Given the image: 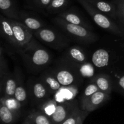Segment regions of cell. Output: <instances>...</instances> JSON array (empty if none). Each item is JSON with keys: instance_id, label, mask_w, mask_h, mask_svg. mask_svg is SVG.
I'll return each instance as SVG.
<instances>
[{"instance_id": "1", "label": "cell", "mask_w": 124, "mask_h": 124, "mask_svg": "<svg viewBox=\"0 0 124 124\" xmlns=\"http://www.w3.org/2000/svg\"><path fill=\"white\" fill-rule=\"evenodd\" d=\"M18 52L28 72L33 73H37L45 70L52 59L49 52L40 46L33 37L25 48Z\"/></svg>"}, {"instance_id": "2", "label": "cell", "mask_w": 124, "mask_h": 124, "mask_svg": "<svg viewBox=\"0 0 124 124\" xmlns=\"http://www.w3.org/2000/svg\"><path fill=\"white\" fill-rule=\"evenodd\" d=\"M53 22L73 39L84 44H91L98 40V36L92 30L65 21L58 16L53 18Z\"/></svg>"}, {"instance_id": "3", "label": "cell", "mask_w": 124, "mask_h": 124, "mask_svg": "<svg viewBox=\"0 0 124 124\" xmlns=\"http://www.w3.org/2000/svg\"><path fill=\"white\" fill-rule=\"evenodd\" d=\"M89 15L94 23L102 29L110 31L114 35L124 37V29L113 21L107 15L98 10L87 0H76Z\"/></svg>"}, {"instance_id": "4", "label": "cell", "mask_w": 124, "mask_h": 124, "mask_svg": "<svg viewBox=\"0 0 124 124\" xmlns=\"http://www.w3.org/2000/svg\"><path fill=\"white\" fill-rule=\"evenodd\" d=\"M33 33L40 41L56 50L66 48L70 42L69 39L50 28L43 27L34 31Z\"/></svg>"}, {"instance_id": "5", "label": "cell", "mask_w": 124, "mask_h": 124, "mask_svg": "<svg viewBox=\"0 0 124 124\" xmlns=\"http://www.w3.org/2000/svg\"><path fill=\"white\" fill-rule=\"evenodd\" d=\"M64 62V61H63ZM65 65L57 66L52 69L56 78L63 87L75 86L81 82V76L78 70L68 66L67 63Z\"/></svg>"}, {"instance_id": "6", "label": "cell", "mask_w": 124, "mask_h": 124, "mask_svg": "<svg viewBox=\"0 0 124 124\" xmlns=\"http://www.w3.org/2000/svg\"><path fill=\"white\" fill-rule=\"evenodd\" d=\"M15 38L17 45V50L25 48L33 38V30L27 27L21 22L10 19Z\"/></svg>"}, {"instance_id": "7", "label": "cell", "mask_w": 124, "mask_h": 124, "mask_svg": "<svg viewBox=\"0 0 124 124\" xmlns=\"http://www.w3.org/2000/svg\"><path fill=\"white\" fill-rule=\"evenodd\" d=\"M28 93L33 104L43 102L49 98L50 93L39 79H31L28 81Z\"/></svg>"}, {"instance_id": "8", "label": "cell", "mask_w": 124, "mask_h": 124, "mask_svg": "<svg viewBox=\"0 0 124 124\" xmlns=\"http://www.w3.org/2000/svg\"><path fill=\"white\" fill-rule=\"evenodd\" d=\"M78 105L77 101L73 99L58 103L54 113L50 117L52 123L53 124L62 123L72 113Z\"/></svg>"}, {"instance_id": "9", "label": "cell", "mask_w": 124, "mask_h": 124, "mask_svg": "<svg viewBox=\"0 0 124 124\" xmlns=\"http://www.w3.org/2000/svg\"><path fill=\"white\" fill-rule=\"evenodd\" d=\"M62 59L73 65H83L87 64L88 56L82 48L79 46H72L65 50Z\"/></svg>"}, {"instance_id": "10", "label": "cell", "mask_w": 124, "mask_h": 124, "mask_svg": "<svg viewBox=\"0 0 124 124\" xmlns=\"http://www.w3.org/2000/svg\"><path fill=\"white\" fill-rule=\"evenodd\" d=\"M16 88V76L15 72H9L4 80L0 82L1 98L10 99L15 98Z\"/></svg>"}, {"instance_id": "11", "label": "cell", "mask_w": 124, "mask_h": 124, "mask_svg": "<svg viewBox=\"0 0 124 124\" xmlns=\"http://www.w3.org/2000/svg\"><path fill=\"white\" fill-rule=\"evenodd\" d=\"M110 98L111 96L110 94L99 90L92 95L81 109L84 111L90 113L103 106L107 102L110 100Z\"/></svg>"}, {"instance_id": "12", "label": "cell", "mask_w": 124, "mask_h": 124, "mask_svg": "<svg viewBox=\"0 0 124 124\" xmlns=\"http://www.w3.org/2000/svg\"><path fill=\"white\" fill-rule=\"evenodd\" d=\"M115 59L112 53L104 48H99L93 53L92 61L96 68H105L112 64Z\"/></svg>"}, {"instance_id": "13", "label": "cell", "mask_w": 124, "mask_h": 124, "mask_svg": "<svg viewBox=\"0 0 124 124\" xmlns=\"http://www.w3.org/2000/svg\"><path fill=\"white\" fill-rule=\"evenodd\" d=\"M39 79L46 86L50 94L58 93L62 87L56 78L52 69L44 71L40 75Z\"/></svg>"}, {"instance_id": "14", "label": "cell", "mask_w": 124, "mask_h": 124, "mask_svg": "<svg viewBox=\"0 0 124 124\" xmlns=\"http://www.w3.org/2000/svg\"><path fill=\"white\" fill-rule=\"evenodd\" d=\"M14 71L16 76V88L15 93V99L21 105H24L27 102V92L26 88L24 86L23 75L20 69L16 67Z\"/></svg>"}, {"instance_id": "15", "label": "cell", "mask_w": 124, "mask_h": 124, "mask_svg": "<svg viewBox=\"0 0 124 124\" xmlns=\"http://www.w3.org/2000/svg\"><path fill=\"white\" fill-rule=\"evenodd\" d=\"M91 82L95 84L99 90L111 94L114 86V82L110 75L105 73H99L92 78Z\"/></svg>"}, {"instance_id": "16", "label": "cell", "mask_w": 124, "mask_h": 124, "mask_svg": "<svg viewBox=\"0 0 124 124\" xmlns=\"http://www.w3.org/2000/svg\"><path fill=\"white\" fill-rule=\"evenodd\" d=\"M0 8L2 15L6 17L19 20L20 11L15 0H0Z\"/></svg>"}, {"instance_id": "17", "label": "cell", "mask_w": 124, "mask_h": 124, "mask_svg": "<svg viewBox=\"0 0 124 124\" xmlns=\"http://www.w3.org/2000/svg\"><path fill=\"white\" fill-rule=\"evenodd\" d=\"M98 10L113 19L117 18V7L113 3L104 0H87Z\"/></svg>"}, {"instance_id": "18", "label": "cell", "mask_w": 124, "mask_h": 124, "mask_svg": "<svg viewBox=\"0 0 124 124\" xmlns=\"http://www.w3.org/2000/svg\"><path fill=\"white\" fill-rule=\"evenodd\" d=\"M1 33L6 41L17 49V45L15 38L13 29L9 18L1 15Z\"/></svg>"}, {"instance_id": "19", "label": "cell", "mask_w": 124, "mask_h": 124, "mask_svg": "<svg viewBox=\"0 0 124 124\" xmlns=\"http://www.w3.org/2000/svg\"><path fill=\"white\" fill-rule=\"evenodd\" d=\"M58 16L62 18L65 21L71 23V24L84 27L90 30L93 29V27L89 23H87L84 18L80 16L78 13L73 12V11L62 12L58 14Z\"/></svg>"}, {"instance_id": "20", "label": "cell", "mask_w": 124, "mask_h": 124, "mask_svg": "<svg viewBox=\"0 0 124 124\" xmlns=\"http://www.w3.org/2000/svg\"><path fill=\"white\" fill-rule=\"evenodd\" d=\"M19 20L27 27L33 31L39 30L44 26V24L39 18L33 16L29 13L25 12H20Z\"/></svg>"}, {"instance_id": "21", "label": "cell", "mask_w": 124, "mask_h": 124, "mask_svg": "<svg viewBox=\"0 0 124 124\" xmlns=\"http://www.w3.org/2000/svg\"><path fill=\"white\" fill-rule=\"evenodd\" d=\"M19 112L11 110L5 104H0V118L4 124H13L19 117Z\"/></svg>"}, {"instance_id": "22", "label": "cell", "mask_w": 124, "mask_h": 124, "mask_svg": "<svg viewBox=\"0 0 124 124\" xmlns=\"http://www.w3.org/2000/svg\"><path fill=\"white\" fill-rule=\"evenodd\" d=\"M27 118L31 124H53L50 118L39 110H33Z\"/></svg>"}, {"instance_id": "23", "label": "cell", "mask_w": 124, "mask_h": 124, "mask_svg": "<svg viewBox=\"0 0 124 124\" xmlns=\"http://www.w3.org/2000/svg\"><path fill=\"white\" fill-rule=\"evenodd\" d=\"M69 2L70 0H52L47 11L51 14L61 13L67 7Z\"/></svg>"}, {"instance_id": "24", "label": "cell", "mask_w": 124, "mask_h": 124, "mask_svg": "<svg viewBox=\"0 0 124 124\" xmlns=\"http://www.w3.org/2000/svg\"><path fill=\"white\" fill-rule=\"evenodd\" d=\"M99 90V89L95 84L91 82L90 84H88L85 87L84 90L83 91V93H82V94H81L79 98L81 108H82L84 106L85 104H86L88 99L92 96V95H93L95 92H98Z\"/></svg>"}, {"instance_id": "25", "label": "cell", "mask_w": 124, "mask_h": 124, "mask_svg": "<svg viewBox=\"0 0 124 124\" xmlns=\"http://www.w3.org/2000/svg\"><path fill=\"white\" fill-rule=\"evenodd\" d=\"M89 113L88 111L82 110L78 105L69 117L61 124H77L81 117L86 115L88 116Z\"/></svg>"}, {"instance_id": "26", "label": "cell", "mask_w": 124, "mask_h": 124, "mask_svg": "<svg viewBox=\"0 0 124 124\" xmlns=\"http://www.w3.org/2000/svg\"><path fill=\"white\" fill-rule=\"evenodd\" d=\"M58 104L56 99H47L39 105V110L50 118Z\"/></svg>"}, {"instance_id": "27", "label": "cell", "mask_w": 124, "mask_h": 124, "mask_svg": "<svg viewBox=\"0 0 124 124\" xmlns=\"http://www.w3.org/2000/svg\"><path fill=\"white\" fill-rule=\"evenodd\" d=\"M3 48L1 46L0 50V82L2 81L10 72L8 69L7 61L4 56Z\"/></svg>"}, {"instance_id": "28", "label": "cell", "mask_w": 124, "mask_h": 124, "mask_svg": "<svg viewBox=\"0 0 124 124\" xmlns=\"http://www.w3.org/2000/svg\"><path fill=\"white\" fill-rule=\"evenodd\" d=\"M117 7V18L123 26L124 29V1L116 3Z\"/></svg>"}, {"instance_id": "29", "label": "cell", "mask_w": 124, "mask_h": 124, "mask_svg": "<svg viewBox=\"0 0 124 124\" xmlns=\"http://www.w3.org/2000/svg\"><path fill=\"white\" fill-rule=\"evenodd\" d=\"M52 1V0H36L34 5L39 10H47V7H48Z\"/></svg>"}, {"instance_id": "30", "label": "cell", "mask_w": 124, "mask_h": 124, "mask_svg": "<svg viewBox=\"0 0 124 124\" xmlns=\"http://www.w3.org/2000/svg\"><path fill=\"white\" fill-rule=\"evenodd\" d=\"M116 85L117 88L124 93V74L121 75L118 78L117 80L116 81Z\"/></svg>"}, {"instance_id": "31", "label": "cell", "mask_w": 124, "mask_h": 124, "mask_svg": "<svg viewBox=\"0 0 124 124\" xmlns=\"http://www.w3.org/2000/svg\"><path fill=\"white\" fill-rule=\"evenodd\" d=\"M87 117V116L86 115V116H83V117H81V118L80 119L79 121L78 122V123L77 124H84V120L85 119V118Z\"/></svg>"}, {"instance_id": "32", "label": "cell", "mask_w": 124, "mask_h": 124, "mask_svg": "<svg viewBox=\"0 0 124 124\" xmlns=\"http://www.w3.org/2000/svg\"><path fill=\"white\" fill-rule=\"evenodd\" d=\"M23 124H31L30 123V121H29V120H28V119L26 117V119L24 120V122H23Z\"/></svg>"}, {"instance_id": "33", "label": "cell", "mask_w": 124, "mask_h": 124, "mask_svg": "<svg viewBox=\"0 0 124 124\" xmlns=\"http://www.w3.org/2000/svg\"><path fill=\"white\" fill-rule=\"evenodd\" d=\"M115 4L116 3H117V2H121V1H123L124 0H115Z\"/></svg>"}, {"instance_id": "34", "label": "cell", "mask_w": 124, "mask_h": 124, "mask_svg": "<svg viewBox=\"0 0 124 124\" xmlns=\"http://www.w3.org/2000/svg\"><path fill=\"white\" fill-rule=\"evenodd\" d=\"M30 1H31V2H33V4H35V1H36V0H30Z\"/></svg>"}, {"instance_id": "35", "label": "cell", "mask_w": 124, "mask_h": 124, "mask_svg": "<svg viewBox=\"0 0 124 124\" xmlns=\"http://www.w3.org/2000/svg\"><path fill=\"white\" fill-rule=\"evenodd\" d=\"M121 2H122V1H121Z\"/></svg>"}]
</instances>
